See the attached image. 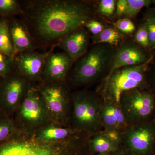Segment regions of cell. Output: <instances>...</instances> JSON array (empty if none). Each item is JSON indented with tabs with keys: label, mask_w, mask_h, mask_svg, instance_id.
Segmentation results:
<instances>
[{
	"label": "cell",
	"mask_w": 155,
	"mask_h": 155,
	"mask_svg": "<svg viewBox=\"0 0 155 155\" xmlns=\"http://www.w3.org/2000/svg\"><path fill=\"white\" fill-rule=\"evenodd\" d=\"M90 41V37L88 31L82 26L61 37L56 46L67 53L74 63L88 49Z\"/></svg>",
	"instance_id": "cell-14"
},
{
	"label": "cell",
	"mask_w": 155,
	"mask_h": 155,
	"mask_svg": "<svg viewBox=\"0 0 155 155\" xmlns=\"http://www.w3.org/2000/svg\"><path fill=\"white\" fill-rule=\"evenodd\" d=\"M119 103L128 125L147 120L155 109L153 94L141 89H134L123 93Z\"/></svg>",
	"instance_id": "cell-8"
},
{
	"label": "cell",
	"mask_w": 155,
	"mask_h": 155,
	"mask_svg": "<svg viewBox=\"0 0 155 155\" xmlns=\"http://www.w3.org/2000/svg\"><path fill=\"white\" fill-rule=\"evenodd\" d=\"M17 130L12 117L5 115L0 117V144L8 140Z\"/></svg>",
	"instance_id": "cell-22"
},
{
	"label": "cell",
	"mask_w": 155,
	"mask_h": 155,
	"mask_svg": "<svg viewBox=\"0 0 155 155\" xmlns=\"http://www.w3.org/2000/svg\"><path fill=\"white\" fill-rule=\"evenodd\" d=\"M153 1L150 0H127L126 11L122 18L130 19L135 17L143 8L149 5Z\"/></svg>",
	"instance_id": "cell-23"
},
{
	"label": "cell",
	"mask_w": 155,
	"mask_h": 155,
	"mask_svg": "<svg viewBox=\"0 0 155 155\" xmlns=\"http://www.w3.org/2000/svg\"><path fill=\"white\" fill-rule=\"evenodd\" d=\"M153 55H150L144 48L137 44L134 41H122L118 47L116 48L109 74L120 67L144 64L150 60Z\"/></svg>",
	"instance_id": "cell-12"
},
{
	"label": "cell",
	"mask_w": 155,
	"mask_h": 155,
	"mask_svg": "<svg viewBox=\"0 0 155 155\" xmlns=\"http://www.w3.org/2000/svg\"><path fill=\"white\" fill-rule=\"evenodd\" d=\"M55 46L46 52L28 51L19 53L14 58V69L32 84L41 80L46 59Z\"/></svg>",
	"instance_id": "cell-11"
},
{
	"label": "cell",
	"mask_w": 155,
	"mask_h": 155,
	"mask_svg": "<svg viewBox=\"0 0 155 155\" xmlns=\"http://www.w3.org/2000/svg\"><path fill=\"white\" fill-rule=\"evenodd\" d=\"M117 155H136L133 153L128 151L127 150L124 149L122 147V149L117 153Z\"/></svg>",
	"instance_id": "cell-33"
},
{
	"label": "cell",
	"mask_w": 155,
	"mask_h": 155,
	"mask_svg": "<svg viewBox=\"0 0 155 155\" xmlns=\"http://www.w3.org/2000/svg\"><path fill=\"white\" fill-rule=\"evenodd\" d=\"M94 44H107L116 47L122 42L121 34L115 27L104 28L101 33L94 38Z\"/></svg>",
	"instance_id": "cell-20"
},
{
	"label": "cell",
	"mask_w": 155,
	"mask_h": 155,
	"mask_svg": "<svg viewBox=\"0 0 155 155\" xmlns=\"http://www.w3.org/2000/svg\"><path fill=\"white\" fill-rule=\"evenodd\" d=\"M55 48L51 51L46 59L41 80L67 81V76L74 63L65 52H54Z\"/></svg>",
	"instance_id": "cell-13"
},
{
	"label": "cell",
	"mask_w": 155,
	"mask_h": 155,
	"mask_svg": "<svg viewBox=\"0 0 155 155\" xmlns=\"http://www.w3.org/2000/svg\"><path fill=\"white\" fill-rule=\"evenodd\" d=\"M84 26L95 36L101 33L104 28V25L101 22L94 19L86 22Z\"/></svg>",
	"instance_id": "cell-31"
},
{
	"label": "cell",
	"mask_w": 155,
	"mask_h": 155,
	"mask_svg": "<svg viewBox=\"0 0 155 155\" xmlns=\"http://www.w3.org/2000/svg\"><path fill=\"white\" fill-rule=\"evenodd\" d=\"M150 155H155V148L154 150L153 151V152Z\"/></svg>",
	"instance_id": "cell-35"
},
{
	"label": "cell",
	"mask_w": 155,
	"mask_h": 155,
	"mask_svg": "<svg viewBox=\"0 0 155 155\" xmlns=\"http://www.w3.org/2000/svg\"><path fill=\"white\" fill-rule=\"evenodd\" d=\"M102 132L111 141L122 147L124 133L114 130H103Z\"/></svg>",
	"instance_id": "cell-30"
},
{
	"label": "cell",
	"mask_w": 155,
	"mask_h": 155,
	"mask_svg": "<svg viewBox=\"0 0 155 155\" xmlns=\"http://www.w3.org/2000/svg\"><path fill=\"white\" fill-rule=\"evenodd\" d=\"M116 48L107 44L90 47L73 63L67 78L68 86L79 87L104 80L110 71Z\"/></svg>",
	"instance_id": "cell-3"
},
{
	"label": "cell",
	"mask_w": 155,
	"mask_h": 155,
	"mask_svg": "<svg viewBox=\"0 0 155 155\" xmlns=\"http://www.w3.org/2000/svg\"><path fill=\"white\" fill-rule=\"evenodd\" d=\"M71 127L91 137L102 131L100 119L102 99L97 93L83 90L71 94Z\"/></svg>",
	"instance_id": "cell-5"
},
{
	"label": "cell",
	"mask_w": 155,
	"mask_h": 155,
	"mask_svg": "<svg viewBox=\"0 0 155 155\" xmlns=\"http://www.w3.org/2000/svg\"><path fill=\"white\" fill-rule=\"evenodd\" d=\"M153 57L144 64L120 67L111 72L99 88L102 99L119 103L120 96L125 92L136 88H149L146 73Z\"/></svg>",
	"instance_id": "cell-4"
},
{
	"label": "cell",
	"mask_w": 155,
	"mask_h": 155,
	"mask_svg": "<svg viewBox=\"0 0 155 155\" xmlns=\"http://www.w3.org/2000/svg\"><path fill=\"white\" fill-rule=\"evenodd\" d=\"M32 84L14 69L2 78L0 81L1 112L5 116L12 117Z\"/></svg>",
	"instance_id": "cell-9"
},
{
	"label": "cell",
	"mask_w": 155,
	"mask_h": 155,
	"mask_svg": "<svg viewBox=\"0 0 155 155\" xmlns=\"http://www.w3.org/2000/svg\"><path fill=\"white\" fill-rule=\"evenodd\" d=\"M0 51L14 59L15 54L11 41L8 18L0 17Z\"/></svg>",
	"instance_id": "cell-19"
},
{
	"label": "cell",
	"mask_w": 155,
	"mask_h": 155,
	"mask_svg": "<svg viewBox=\"0 0 155 155\" xmlns=\"http://www.w3.org/2000/svg\"><path fill=\"white\" fill-rule=\"evenodd\" d=\"M8 19L15 56L19 53L38 49L36 41L25 22L15 17Z\"/></svg>",
	"instance_id": "cell-15"
},
{
	"label": "cell",
	"mask_w": 155,
	"mask_h": 155,
	"mask_svg": "<svg viewBox=\"0 0 155 155\" xmlns=\"http://www.w3.org/2000/svg\"><path fill=\"white\" fill-rule=\"evenodd\" d=\"M83 133L84 132L70 127H64L52 123L32 132L35 138L46 142L64 141Z\"/></svg>",
	"instance_id": "cell-17"
},
{
	"label": "cell",
	"mask_w": 155,
	"mask_h": 155,
	"mask_svg": "<svg viewBox=\"0 0 155 155\" xmlns=\"http://www.w3.org/2000/svg\"><path fill=\"white\" fill-rule=\"evenodd\" d=\"M89 147L93 155L102 153H117L122 148V147L111 141L102 131L91 137L89 140Z\"/></svg>",
	"instance_id": "cell-18"
},
{
	"label": "cell",
	"mask_w": 155,
	"mask_h": 155,
	"mask_svg": "<svg viewBox=\"0 0 155 155\" xmlns=\"http://www.w3.org/2000/svg\"></svg>",
	"instance_id": "cell-39"
},
{
	"label": "cell",
	"mask_w": 155,
	"mask_h": 155,
	"mask_svg": "<svg viewBox=\"0 0 155 155\" xmlns=\"http://www.w3.org/2000/svg\"><path fill=\"white\" fill-rule=\"evenodd\" d=\"M122 147L136 155H150L155 148V121L147 120L128 125Z\"/></svg>",
	"instance_id": "cell-10"
},
{
	"label": "cell",
	"mask_w": 155,
	"mask_h": 155,
	"mask_svg": "<svg viewBox=\"0 0 155 155\" xmlns=\"http://www.w3.org/2000/svg\"><path fill=\"white\" fill-rule=\"evenodd\" d=\"M100 119L104 130H116L124 133L128 125L119 103L102 99Z\"/></svg>",
	"instance_id": "cell-16"
},
{
	"label": "cell",
	"mask_w": 155,
	"mask_h": 155,
	"mask_svg": "<svg viewBox=\"0 0 155 155\" xmlns=\"http://www.w3.org/2000/svg\"><path fill=\"white\" fill-rule=\"evenodd\" d=\"M33 85L43 100L51 123L66 127L72 111L71 94L67 81L41 80Z\"/></svg>",
	"instance_id": "cell-6"
},
{
	"label": "cell",
	"mask_w": 155,
	"mask_h": 155,
	"mask_svg": "<svg viewBox=\"0 0 155 155\" xmlns=\"http://www.w3.org/2000/svg\"><path fill=\"white\" fill-rule=\"evenodd\" d=\"M153 2L155 3V1H153Z\"/></svg>",
	"instance_id": "cell-37"
},
{
	"label": "cell",
	"mask_w": 155,
	"mask_h": 155,
	"mask_svg": "<svg viewBox=\"0 0 155 155\" xmlns=\"http://www.w3.org/2000/svg\"><path fill=\"white\" fill-rule=\"evenodd\" d=\"M117 153H102L95 154L92 155H117Z\"/></svg>",
	"instance_id": "cell-34"
},
{
	"label": "cell",
	"mask_w": 155,
	"mask_h": 155,
	"mask_svg": "<svg viewBox=\"0 0 155 155\" xmlns=\"http://www.w3.org/2000/svg\"><path fill=\"white\" fill-rule=\"evenodd\" d=\"M3 115H4V114H2V113L1 112V111H0V117H1V116H2Z\"/></svg>",
	"instance_id": "cell-36"
},
{
	"label": "cell",
	"mask_w": 155,
	"mask_h": 155,
	"mask_svg": "<svg viewBox=\"0 0 155 155\" xmlns=\"http://www.w3.org/2000/svg\"><path fill=\"white\" fill-rule=\"evenodd\" d=\"M12 118L17 130L33 132L51 123L43 100L33 84Z\"/></svg>",
	"instance_id": "cell-7"
},
{
	"label": "cell",
	"mask_w": 155,
	"mask_h": 155,
	"mask_svg": "<svg viewBox=\"0 0 155 155\" xmlns=\"http://www.w3.org/2000/svg\"><path fill=\"white\" fill-rule=\"evenodd\" d=\"M134 41L144 48H149L148 35L145 26L142 24L136 32Z\"/></svg>",
	"instance_id": "cell-28"
},
{
	"label": "cell",
	"mask_w": 155,
	"mask_h": 155,
	"mask_svg": "<svg viewBox=\"0 0 155 155\" xmlns=\"http://www.w3.org/2000/svg\"><path fill=\"white\" fill-rule=\"evenodd\" d=\"M1 79H2V78H0V81H1Z\"/></svg>",
	"instance_id": "cell-38"
},
{
	"label": "cell",
	"mask_w": 155,
	"mask_h": 155,
	"mask_svg": "<svg viewBox=\"0 0 155 155\" xmlns=\"http://www.w3.org/2000/svg\"><path fill=\"white\" fill-rule=\"evenodd\" d=\"M116 1L101 0L98 6V11L103 17H109L116 12Z\"/></svg>",
	"instance_id": "cell-26"
},
{
	"label": "cell",
	"mask_w": 155,
	"mask_h": 155,
	"mask_svg": "<svg viewBox=\"0 0 155 155\" xmlns=\"http://www.w3.org/2000/svg\"><path fill=\"white\" fill-rule=\"evenodd\" d=\"M147 81L150 88L155 90V55H153L146 71Z\"/></svg>",
	"instance_id": "cell-29"
},
{
	"label": "cell",
	"mask_w": 155,
	"mask_h": 155,
	"mask_svg": "<svg viewBox=\"0 0 155 155\" xmlns=\"http://www.w3.org/2000/svg\"><path fill=\"white\" fill-rule=\"evenodd\" d=\"M25 22L36 41L38 49L55 46L67 34L94 19L89 2L82 0H27L19 1Z\"/></svg>",
	"instance_id": "cell-1"
},
{
	"label": "cell",
	"mask_w": 155,
	"mask_h": 155,
	"mask_svg": "<svg viewBox=\"0 0 155 155\" xmlns=\"http://www.w3.org/2000/svg\"><path fill=\"white\" fill-rule=\"evenodd\" d=\"M90 137L83 133L64 141L46 142L37 139L32 132L17 130L0 144V155H92Z\"/></svg>",
	"instance_id": "cell-2"
},
{
	"label": "cell",
	"mask_w": 155,
	"mask_h": 155,
	"mask_svg": "<svg viewBox=\"0 0 155 155\" xmlns=\"http://www.w3.org/2000/svg\"><path fill=\"white\" fill-rule=\"evenodd\" d=\"M23 8L19 1L0 0V17L9 18L16 15H22Z\"/></svg>",
	"instance_id": "cell-21"
},
{
	"label": "cell",
	"mask_w": 155,
	"mask_h": 155,
	"mask_svg": "<svg viewBox=\"0 0 155 155\" xmlns=\"http://www.w3.org/2000/svg\"><path fill=\"white\" fill-rule=\"evenodd\" d=\"M14 69V59L0 51V78L5 77Z\"/></svg>",
	"instance_id": "cell-25"
},
{
	"label": "cell",
	"mask_w": 155,
	"mask_h": 155,
	"mask_svg": "<svg viewBox=\"0 0 155 155\" xmlns=\"http://www.w3.org/2000/svg\"><path fill=\"white\" fill-rule=\"evenodd\" d=\"M114 27L121 33L130 34L135 30V26L131 19L128 18H121L114 22Z\"/></svg>",
	"instance_id": "cell-27"
},
{
	"label": "cell",
	"mask_w": 155,
	"mask_h": 155,
	"mask_svg": "<svg viewBox=\"0 0 155 155\" xmlns=\"http://www.w3.org/2000/svg\"><path fill=\"white\" fill-rule=\"evenodd\" d=\"M143 25L148 35L149 48H155V11H149L145 19Z\"/></svg>",
	"instance_id": "cell-24"
},
{
	"label": "cell",
	"mask_w": 155,
	"mask_h": 155,
	"mask_svg": "<svg viewBox=\"0 0 155 155\" xmlns=\"http://www.w3.org/2000/svg\"><path fill=\"white\" fill-rule=\"evenodd\" d=\"M127 6V0H118L116 1V16L119 18H123Z\"/></svg>",
	"instance_id": "cell-32"
}]
</instances>
